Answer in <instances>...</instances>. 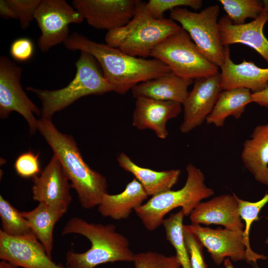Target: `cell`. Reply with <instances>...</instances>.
<instances>
[{"instance_id": "6da1fadb", "label": "cell", "mask_w": 268, "mask_h": 268, "mask_svg": "<svg viewBox=\"0 0 268 268\" xmlns=\"http://www.w3.org/2000/svg\"><path fill=\"white\" fill-rule=\"evenodd\" d=\"M69 50H79L92 56L101 66L103 75L114 91L124 94L136 85L172 72L157 59H145L129 55L117 48L92 41L74 32L64 43Z\"/></svg>"}, {"instance_id": "7a4b0ae2", "label": "cell", "mask_w": 268, "mask_h": 268, "mask_svg": "<svg viewBox=\"0 0 268 268\" xmlns=\"http://www.w3.org/2000/svg\"><path fill=\"white\" fill-rule=\"evenodd\" d=\"M37 130L60 162L81 206L87 209L98 206L108 193L106 178L88 166L74 138L60 132L51 119L38 120Z\"/></svg>"}, {"instance_id": "3957f363", "label": "cell", "mask_w": 268, "mask_h": 268, "mask_svg": "<svg viewBox=\"0 0 268 268\" xmlns=\"http://www.w3.org/2000/svg\"><path fill=\"white\" fill-rule=\"evenodd\" d=\"M77 234L91 243L83 253L72 250L66 255L67 268H94L98 265L116 262H133L135 254L130 248L128 239L116 231L115 225L89 223L83 219L70 218L64 227L63 235Z\"/></svg>"}, {"instance_id": "277c9868", "label": "cell", "mask_w": 268, "mask_h": 268, "mask_svg": "<svg viewBox=\"0 0 268 268\" xmlns=\"http://www.w3.org/2000/svg\"><path fill=\"white\" fill-rule=\"evenodd\" d=\"M181 28L171 18H155L149 12L146 2L136 0L134 15L125 26L107 32L105 41L133 57L146 58L167 37Z\"/></svg>"}, {"instance_id": "5b68a950", "label": "cell", "mask_w": 268, "mask_h": 268, "mask_svg": "<svg viewBox=\"0 0 268 268\" xmlns=\"http://www.w3.org/2000/svg\"><path fill=\"white\" fill-rule=\"evenodd\" d=\"M96 62L90 54L81 52L75 63V75L66 87L54 90L27 87V91L35 93L41 101L42 118L51 119L56 112L83 96L114 91V87L101 73Z\"/></svg>"}, {"instance_id": "8992f818", "label": "cell", "mask_w": 268, "mask_h": 268, "mask_svg": "<svg viewBox=\"0 0 268 268\" xmlns=\"http://www.w3.org/2000/svg\"><path fill=\"white\" fill-rule=\"evenodd\" d=\"M187 179L182 188L171 190L152 196L134 211L144 226L152 231L162 224L165 216L171 210L181 207L185 216H189L202 200L214 194L204 184L201 171L190 163L186 167Z\"/></svg>"}, {"instance_id": "52a82bcc", "label": "cell", "mask_w": 268, "mask_h": 268, "mask_svg": "<svg viewBox=\"0 0 268 268\" xmlns=\"http://www.w3.org/2000/svg\"><path fill=\"white\" fill-rule=\"evenodd\" d=\"M150 57L161 61L172 72L186 79L195 80L219 72L218 67L205 58L182 27L158 45Z\"/></svg>"}, {"instance_id": "ba28073f", "label": "cell", "mask_w": 268, "mask_h": 268, "mask_svg": "<svg viewBox=\"0 0 268 268\" xmlns=\"http://www.w3.org/2000/svg\"><path fill=\"white\" fill-rule=\"evenodd\" d=\"M218 5H209L199 12L182 7L170 11V18L179 22L205 58L218 67L225 59L218 27Z\"/></svg>"}, {"instance_id": "9c48e42d", "label": "cell", "mask_w": 268, "mask_h": 268, "mask_svg": "<svg viewBox=\"0 0 268 268\" xmlns=\"http://www.w3.org/2000/svg\"><path fill=\"white\" fill-rule=\"evenodd\" d=\"M22 68L5 56L0 58V117L6 118L12 111L25 119L31 134L37 130L38 120L34 114L41 110L28 98L22 88L20 78Z\"/></svg>"}, {"instance_id": "30bf717a", "label": "cell", "mask_w": 268, "mask_h": 268, "mask_svg": "<svg viewBox=\"0 0 268 268\" xmlns=\"http://www.w3.org/2000/svg\"><path fill=\"white\" fill-rule=\"evenodd\" d=\"M34 18L41 32L38 44L43 52L64 43L70 35L69 25L80 23L84 19L65 0H41Z\"/></svg>"}, {"instance_id": "8fae6325", "label": "cell", "mask_w": 268, "mask_h": 268, "mask_svg": "<svg viewBox=\"0 0 268 268\" xmlns=\"http://www.w3.org/2000/svg\"><path fill=\"white\" fill-rule=\"evenodd\" d=\"M222 90L219 72L195 80L193 89L182 104L184 118L180 127L182 133H189L206 120Z\"/></svg>"}, {"instance_id": "7c38bea8", "label": "cell", "mask_w": 268, "mask_h": 268, "mask_svg": "<svg viewBox=\"0 0 268 268\" xmlns=\"http://www.w3.org/2000/svg\"><path fill=\"white\" fill-rule=\"evenodd\" d=\"M136 0H74V8L87 23L108 31L126 25L133 18Z\"/></svg>"}, {"instance_id": "4fadbf2b", "label": "cell", "mask_w": 268, "mask_h": 268, "mask_svg": "<svg viewBox=\"0 0 268 268\" xmlns=\"http://www.w3.org/2000/svg\"><path fill=\"white\" fill-rule=\"evenodd\" d=\"M0 259L15 268H67L52 260L35 235L13 237L1 230Z\"/></svg>"}, {"instance_id": "5bb4252c", "label": "cell", "mask_w": 268, "mask_h": 268, "mask_svg": "<svg viewBox=\"0 0 268 268\" xmlns=\"http://www.w3.org/2000/svg\"><path fill=\"white\" fill-rule=\"evenodd\" d=\"M185 226L207 249L214 263L217 265H220L226 258H230L234 262L248 261L243 232L225 228L212 229L194 223Z\"/></svg>"}, {"instance_id": "9a60e30c", "label": "cell", "mask_w": 268, "mask_h": 268, "mask_svg": "<svg viewBox=\"0 0 268 268\" xmlns=\"http://www.w3.org/2000/svg\"><path fill=\"white\" fill-rule=\"evenodd\" d=\"M32 198L39 202L67 208L72 201L71 185L54 154L40 174L33 179Z\"/></svg>"}, {"instance_id": "2e32d148", "label": "cell", "mask_w": 268, "mask_h": 268, "mask_svg": "<svg viewBox=\"0 0 268 268\" xmlns=\"http://www.w3.org/2000/svg\"><path fill=\"white\" fill-rule=\"evenodd\" d=\"M263 10L255 19L249 23L236 25L227 15L218 20L220 37L222 45L240 43L256 51L268 64V40L263 28L268 21V0H263Z\"/></svg>"}, {"instance_id": "e0dca14e", "label": "cell", "mask_w": 268, "mask_h": 268, "mask_svg": "<svg viewBox=\"0 0 268 268\" xmlns=\"http://www.w3.org/2000/svg\"><path fill=\"white\" fill-rule=\"evenodd\" d=\"M237 196L226 194L200 202L190 216L192 223L198 224H218L225 228L243 232L245 225L239 212Z\"/></svg>"}, {"instance_id": "ac0fdd59", "label": "cell", "mask_w": 268, "mask_h": 268, "mask_svg": "<svg viewBox=\"0 0 268 268\" xmlns=\"http://www.w3.org/2000/svg\"><path fill=\"white\" fill-rule=\"evenodd\" d=\"M182 105L172 101L136 98L133 125L138 130H151L159 138L165 139L168 135L167 123L180 114Z\"/></svg>"}, {"instance_id": "d6986e66", "label": "cell", "mask_w": 268, "mask_h": 268, "mask_svg": "<svg viewBox=\"0 0 268 268\" xmlns=\"http://www.w3.org/2000/svg\"><path fill=\"white\" fill-rule=\"evenodd\" d=\"M225 59L220 67L222 90L245 88L259 92L268 83V68H261L251 61L236 64L230 58L229 46H224Z\"/></svg>"}, {"instance_id": "ffe728a7", "label": "cell", "mask_w": 268, "mask_h": 268, "mask_svg": "<svg viewBox=\"0 0 268 268\" xmlns=\"http://www.w3.org/2000/svg\"><path fill=\"white\" fill-rule=\"evenodd\" d=\"M193 80L181 77L172 72L142 82L132 89L134 98L146 97L158 100L183 103Z\"/></svg>"}, {"instance_id": "44dd1931", "label": "cell", "mask_w": 268, "mask_h": 268, "mask_svg": "<svg viewBox=\"0 0 268 268\" xmlns=\"http://www.w3.org/2000/svg\"><path fill=\"white\" fill-rule=\"evenodd\" d=\"M148 196L140 183L134 178L121 193L104 194L98 207L103 217L114 220L128 218L133 210L143 204Z\"/></svg>"}, {"instance_id": "7402d4cb", "label": "cell", "mask_w": 268, "mask_h": 268, "mask_svg": "<svg viewBox=\"0 0 268 268\" xmlns=\"http://www.w3.org/2000/svg\"><path fill=\"white\" fill-rule=\"evenodd\" d=\"M241 158L255 180L268 185V123L255 128L244 141Z\"/></svg>"}, {"instance_id": "603a6c76", "label": "cell", "mask_w": 268, "mask_h": 268, "mask_svg": "<svg viewBox=\"0 0 268 268\" xmlns=\"http://www.w3.org/2000/svg\"><path fill=\"white\" fill-rule=\"evenodd\" d=\"M117 159L119 165L131 173L140 183L147 195L152 197L171 190L177 183L181 174L179 169L157 171L140 167L124 152L119 153Z\"/></svg>"}, {"instance_id": "cb8c5ba5", "label": "cell", "mask_w": 268, "mask_h": 268, "mask_svg": "<svg viewBox=\"0 0 268 268\" xmlns=\"http://www.w3.org/2000/svg\"><path fill=\"white\" fill-rule=\"evenodd\" d=\"M67 208L39 202L33 209L21 212L27 220L37 239L51 257L53 247V232L57 222L66 213Z\"/></svg>"}, {"instance_id": "d4e9b609", "label": "cell", "mask_w": 268, "mask_h": 268, "mask_svg": "<svg viewBox=\"0 0 268 268\" xmlns=\"http://www.w3.org/2000/svg\"><path fill=\"white\" fill-rule=\"evenodd\" d=\"M253 102L252 93L245 88L222 90L210 114L206 119L208 124L220 127L230 116L240 118L247 105Z\"/></svg>"}, {"instance_id": "484cf974", "label": "cell", "mask_w": 268, "mask_h": 268, "mask_svg": "<svg viewBox=\"0 0 268 268\" xmlns=\"http://www.w3.org/2000/svg\"><path fill=\"white\" fill-rule=\"evenodd\" d=\"M185 216L181 209L165 218L162 224L166 239L174 248L182 268H191L189 255L183 235V219Z\"/></svg>"}, {"instance_id": "4316f807", "label": "cell", "mask_w": 268, "mask_h": 268, "mask_svg": "<svg viewBox=\"0 0 268 268\" xmlns=\"http://www.w3.org/2000/svg\"><path fill=\"white\" fill-rule=\"evenodd\" d=\"M239 205V212L242 220L245 223V229L243 231L244 243L246 247L248 262L252 263L257 266V260H265L267 257L255 253L250 245L249 234L251 225L254 221L259 219V214L262 208L268 202V194H266L260 200L251 202L244 201L237 197Z\"/></svg>"}, {"instance_id": "83f0119b", "label": "cell", "mask_w": 268, "mask_h": 268, "mask_svg": "<svg viewBox=\"0 0 268 268\" xmlns=\"http://www.w3.org/2000/svg\"><path fill=\"white\" fill-rule=\"evenodd\" d=\"M0 230L6 234L13 237L35 235L28 222L11 203L0 195Z\"/></svg>"}, {"instance_id": "f1b7e54d", "label": "cell", "mask_w": 268, "mask_h": 268, "mask_svg": "<svg viewBox=\"0 0 268 268\" xmlns=\"http://www.w3.org/2000/svg\"><path fill=\"white\" fill-rule=\"evenodd\" d=\"M219 1L233 24L236 25L245 24L247 18L255 19L264 8L263 1L258 0H220Z\"/></svg>"}, {"instance_id": "f546056e", "label": "cell", "mask_w": 268, "mask_h": 268, "mask_svg": "<svg viewBox=\"0 0 268 268\" xmlns=\"http://www.w3.org/2000/svg\"><path fill=\"white\" fill-rule=\"evenodd\" d=\"M133 262L135 268H181L177 257L166 256L155 252L135 254Z\"/></svg>"}, {"instance_id": "4dcf8cb0", "label": "cell", "mask_w": 268, "mask_h": 268, "mask_svg": "<svg viewBox=\"0 0 268 268\" xmlns=\"http://www.w3.org/2000/svg\"><path fill=\"white\" fill-rule=\"evenodd\" d=\"M202 4L201 0H149L146 2L149 12L155 18L162 17L165 11L177 7L189 6L197 10L201 8Z\"/></svg>"}, {"instance_id": "1f68e13d", "label": "cell", "mask_w": 268, "mask_h": 268, "mask_svg": "<svg viewBox=\"0 0 268 268\" xmlns=\"http://www.w3.org/2000/svg\"><path fill=\"white\" fill-rule=\"evenodd\" d=\"M41 0H6V2L19 19L22 30H26L34 18Z\"/></svg>"}, {"instance_id": "d6a6232c", "label": "cell", "mask_w": 268, "mask_h": 268, "mask_svg": "<svg viewBox=\"0 0 268 268\" xmlns=\"http://www.w3.org/2000/svg\"><path fill=\"white\" fill-rule=\"evenodd\" d=\"M14 168L20 177L33 179L41 172L39 154H35L30 150L22 153L15 160Z\"/></svg>"}, {"instance_id": "836d02e7", "label": "cell", "mask_w": 268, "mask_h": 268, "mask_svg": "<svg viewBox=\"0 0 268 268\" xmlns=\"http://www.w3.org/2000/svg\"><path fill=\"white\" fill-rule=\"evenodd\" d=\"M183 235L191 268H207L203 255V246L197 236L183 225Z\"/></svg>"}, {"instance_id": "e575fe53", "label": "cell", "mask_w": 268, "mask_h": 268, "mask_svg": "<svg viewBox=\"0 0 268 268\" xmlns=\"http://www.w3.org/2000/svg\"><path fill=\"white\" fill-rule=\"evenodd\" d=\"M34 50V45L30 38L20 37L14 40L11 44L9 52L15 61L25 62L33 57Z\"/></svg>"}, {"instance_id": "d590c367", "label": "cell", "mask_w": 268, "mask_h": 268, "mask_svg": "<svg viewBox=\"0 0 268 268\" xmlns=\"http://www.w3.org/2000/svg\"><path fill=\"white\" fill-rule=\"evenodd\" d=\"M253 102L261 106L268 108V83L262 90L252 93Z\"/></svg>"}, {"instance_id": "8d00e7d4", "label": "cell", "mask_w": 268, "mask_h": 268, "mask_svg": "<svg viewBox=\"0 0 268 268\" xmlns=\"http://www.w3.org/2000/svg\"><path fill=\"white\" fill-rule=\"evenodd\" d=\"M0 15L4 19H17L12 10L6 2V0H0Z\"/></svg>"}, {"instance_id": "74e56055", "label": "cell", "mask_w": 268, "mask_h": 268, "mask_svg": "<svg viewBox=\"0 0 268 268\" xmlns=\"http://www.w3.org/2000/svg\"><path fill=\"white\" fill-rule=\"evenodd\" d=\"M0 268H15L12 265L9 263L5 261H1L0 262Z\"/></svg>"}, {"instance_id": "f35d334b", "label": "cell", "mask_w": 268, "mask_h": 268, "mask_svg": "<svg viewBox=\"0 0 268 268\" xmlns=\"http://www.w3.org/2000/svg\"><path fill=\"white\" fill-rule=\"evenodd\" d=\"M225 268H234L229 258H226L224 261Z\"/></svg>"}, {"instance_id": "ab89813d", "label": "cell", "mask_w": 268, "mask_h": 268, "mask_svg": "<svg viewBox=\"0 0 268 268\" xmlns=\"http://www.w3.org/2000/svg\"><path fill=\"white\" fill-rule=\"evenodd\" d=\"M266 243L267 244H268V237L267 238V240H266Z\"/></svg>"}]
</instances>
